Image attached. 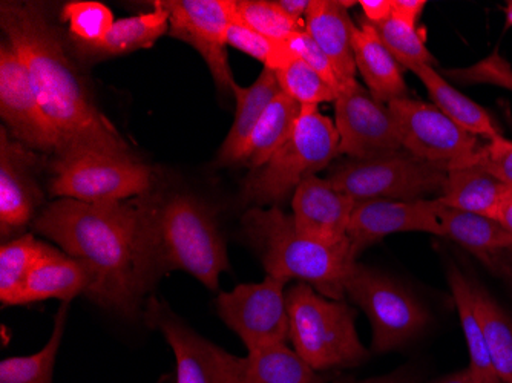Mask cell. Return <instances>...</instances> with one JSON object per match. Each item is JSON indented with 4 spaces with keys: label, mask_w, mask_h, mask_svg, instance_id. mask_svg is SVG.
<instances>
[{
    "label": "cell",
    "mask_w": 512,
    "mask_h": 383,
    "mask_svg": "<svg viewBox=\"0 0 512 383\" xmlns=\"http://www.w3.org/2000/svg\"><path fill=\"white\" fill-rule=\"evenodd\" d=\"M506 14V22H508L509 27H512V0L508 2V7L505 8Z\"/></svg>",
    "instance_id": "47"
},
{
    "label": "cell",
    "mask_w": 512,
    "mask_h": 383,
    "mask_svg": "<svg viewBox=\"0 0 512 383\" xmlns=\"http://www.w3.org/2000/svg\"><path fill=\"white\" fill-rule=\"evenodd\" d=\"M350 383H413V377H411L410 374L398 371V373L387 374V376L373 377V379L361 380V382Z\"/></svg>",
    "instance_id": "46"
},
{
    "label": "cell",
    "mask_w": 512,
    "mask_h": 383,
    "mask_svg": "<svg viewBox=\"0 0 512 383\" xmlns=\"http://www.w3.org/2000/svg\"><path fill=\"white\" fill-rule=\"evenodd\" d=\"M411 73L416 74L417 79L421 80L430 99L433 100V105L451 118L457 126L483 140H491L502 135V129L491 117L490 112L463 92L457 91L442 74L437 73L434 66H417Z\"/></svg>",
    "instance_id": "24"
},
{
    "label": "cell",
    "mask_w": 512,
    "mask_h": 383,
    "mask_svg": "<svg viewBox=\"0 0 512 383\" xmlns=\"http://www.w3.org/2000/svg\"><path fill=\"white\" fill-rule=\"evenodd\" d=\"M275 74L281 91L301 106L318 108L321 103H335L338 99V91L302 60H293Z\"/></svg>",
    "instance_id": "35"
},
{
    "label": "cell",
    "mask_w": 512,
    "mask_h": 383,
    "mask_svg": "<svg viewBox=\"0 0 512 383\" xmlns=\"http://www.w3.org/2000/svg\"><path fill=\"white\" fill-rule=\"evenodd\" d=\"M0 115L11 137L23 146L59 154V135L40 105L27 63L8 42L0 45Z\"/></svg>",
    "instance_id": "13"
},
{
    "label": "cell",
    "mask_w": 512,
    "mask_h": 383,
    "mask_svg": "<svg viewBox=\"0 0 512 383\" xmlns=\"http://www.w3.org/2000/svg\"><path fill=\"white\" fill-rule=\"evenodd\" d=\"M243 383H319V377L295 350L279 344L249 351Z\"/></svg>",
    "instance_id": "29"
},
{
    "label": "cell",
    "mask_w": 512,
    "mask_h": 383,
    "mask_svg": "<svg viewBox=\"0 0 512 383\" xmlns=\"http://www.w3.org/2000/svg\"><path fill=\"white\" fill-rule=\"evenodd\" d=\"M149 319L165 334L177 361V383H243L244 357L234 356L195 333L172 315L166 305L152 301Z\"/></svg>",
    "instance_id": "15"
},
{
    "label": "cell",
    "mask_w": 512,
    "mask_h": 383,
    "mask_svg": "<svg viewBox=\"0 0 512 383\" xmlns=\"http://www.w3.org/2000/svg\"><path fill=\"white\" fill-rule=\"evenodd\" d=\"M505 279H508L509 284L512 285V275L511 276H506Z\"/></svg>",
    "instance_id": "48"
},
{
    "label": "cell",
    "mask_w": 512,
    "mask_h": 383,
    "mask_svg": "<svg viewBox=\"0 0 512 383\" xmlns=\"http://www.w3.org/2000/svg\"><path fill=\"white\" fill-rule=\"evenodd\" d=\"M352 45L356 69L364 79L368 92L378 102L388 105L394 100L407 99L408 86L402 66L388 51L376 28L367 20L362 19L353 28Z\"/></svg>",
    "instance_id": "20"
},
{
    "label": "cell",
    "mask_w": 512,
    "mask_h": 383,
    "mask_svg": "<svg viewBox=\"0 0 512 383\" xmlns=\"http://www.w3.org/2000/svg\"><path fill=\"white\" fill-rule=\"evenodd\" d=\"M48 244L33 235H19L8 239L0 247V302L4 307L17 305L20 292L36 262L45 253Z\"/></svg>",
    "instance_id": "31"
},
{
    "label": "cell",
    "mask_w": 512,
    "mask_h": 383,
    "mask_svg": "<svg viewBox=\"0 0 512 383\" xmlns=\"http://www.w3.org/2000/svg\"><path fill=\"white\" fill-rule=\"evenodd\" d=\"M306 33L329 57L338 74L342 89L356 82V62L353 54V23L344 2L312 0L307 13Z\"/></svg>",
    "instance_id": "19"
},
{
    "label": "cell",
    "mask_w": 512,
    "mask_h": 383,
    "mask_svg": "<svg viewBox=\"0 0 512 383\" xmlns=\"http://www.w3.org/2000/svg\"><path fill=\"white\" fill-rule=\"evenodd\" d=\"M227 46H234L235 50L243 51L247 56L263 63L264 68L270 69L273 73H278L279 69L286 68L295 60L286 42H276L256 33L237 19H234L227 31Z\"/></svg>",
    "instance_id": "37"
},
{
    "label": "cell",
    "mask_w": 512,
    "mask_h": 383,
    "mask_svg": "<svg viewBox=\"0 0 512 383\" xmlns=\"http://www.w3.org/2000/svg\"><path fill=\"white\" fill-rule=\"evenodd\" d=\"M278 79L270 69L264 68L255 82L246 88L235 83L232 92L237 99V114L226 140L218 151L220 166H237L238 157L243 151L255 126L260 122L272 100L279 94Z\"/></svg>",
    "instance_id": "23"
},
{
    "label": "cell",
    "mask_w": 512,
    "mask_h": 383,
    "mask_svg": "<svg viewBox=\"0 0 512 383\" xmlns=\"http://www.w3.org/2000/svg\"><path fill=\"white\" fill-rule=\"evenodd\" d=\"M293 350L315 371L358 367L368 351L359 341L356 313L304 282L286 292Z\"/></svg>",
    "instance_id": "6"
},
{
    "label": "cell",
    "mask_w": 512,
    "mask_h": 383,
    "mask_svg": "<svg viewBox=\"0 0 512 383\" xmlns=\"http://www.w3.org/2000/svg\"><path fill=\"white\" fill-rule=\"evenodd\" d=\"M69 302H63L45 347L31 356L8 357L0 362V383H53L54 365L62 344Z\"/></svg>",
    "instance_id": "32"
},
{
    "label": "cell",
    "mask_w": 512,
    "mask_h": 383,
    "mask_svg": "<svg viewBox=\"0 0 512 383\" xmlns=\"http://www.w3.org/2000/svg\"><path fill=\"white\" fill-rule=\"evenodd\" d=\"M301 111L296 100L279 91L246 141L237 166H247L250 171L263 167L287 140Z\"/></svg>",
    "instance_id": "27"
},
{
    "label": "cell",
    "mask_w": 512,
    "mask_h": 383,
    "mask_svg": "<svg viewBox=\"0 0 512 383\" xmlns=\"http://www.w3.org/2000/svg\"><path fill=\"white\" fill-rule=\"evenodd\" d=\"M154 169L134 154L86 151L56 157L50 192L82 203H119L148 195Z\"/></svg>",
    "instance_id": "7"
},
{
    "label": "cell",
    "mask_w": 512,
    "mask_h": 383,
    "mask_svg": "<svg viewBox=\"0 0 512 383\" xmlns=\"http://www.w3.org/2000/svg\"><path fill=\"white\" fill-rule=\"evenodd\" d=\"M62 20L68 23L71 40L88 45L102 42L115 23L114 14L106 5L89 0L68 2L63 7Z\"/></svg>",
    "instance_id": "36"
},
{
    "label": "cell",
    "mask_w": 512,
    "mask_h": 383,
    "mask_svg": "<svg viewBox=\"0 0 512 383\" xmlns=\"http://www.w3.org/2000/svg\"><path fill=\"white\" fill-rule=\"evenodd\" d=\"M494 221L499 223L506 232H509L512 235V186H506Z\"/></svg>",
    "instance_id": "44"
},
{
    "label": "cell",
    "mask_w": 512,
    "mask_h": 383,
    "mask_svg": "<svg viewBox=\"0 0 512 383\" xmlns=\"http://www.w3.org/2000/svg\"><path fill=\"white\" fill-rule=\"evenodd\" d=\"M448 282H450L451 295L456 304L460 325L467 339L468 353H470L468 367L482 383H503L494 371L485 333L477 316L473 281L463 275L457 267L451 266L448 270Z\"/></svg>",
    "instance_id": "28"
},
{
    "label": "cell",
    "mask_w": 512,
    "mask_h": 383,
    "mask_svg": "<svg viewBox=\"0 0 512 383\" xmlns=\"http://www.w3.org/2000/svg\"><path fill=\"white\" fill-rule=\"evenodd\" d=\"M0 27L27 63L40 105L59 135L56 157L86 151L134 154L83 85L43 5L2 2Z\"/></svg>",
    "instance_id": "2"
},
{
    "label": "cell",
    "mask_w": 512,
    "mask_h": 383,
    "mask_svg": "<svg viewBox=\"0 0 512 383\" xmlns=\"http://www.w3.org/2000/svg\"><path fill=\"white\" fill-rule=\"evenodd\" d=\"M287 281L266 275L256 284H241L218 295V316L240 336L247 350L286 344L290 339Z\"/></svg>",
    "instance_id": "10"
},
{
    "label": "cell",
    "mask_w": 512,
    "mask_h": 383,
    "mask_svg": "<svg viewBox=\"0 0 512 383\" xmlns=\"http://www.w3.org/2000/svg\"><path fill=\"white\" fill-rule=\"evenodd\" d=\"M447 175V167L402 149L371 160H342L333 167L329 180L355 201H419L431 195L439 198Z\"/></svg>",
    "instance_id": "8"
},
{
    "label": "cell",
    "mask_w": 512,
    "mask_h": 383,
    "mask_svg": "<svg viewBox=\"0 0 512 383\" xmlns=\"http://www.w3.org/2000/svg\"><path fill=\"white\" fill-rule=\"evenodd\" d=\"M168 11L169 34L201 54L220 92L234 88L227 56V31L234 22V0H161Z\"/></svg>",
    "instance_id": "12"
},
{
    "label": "cell",
    "mask_w": 512,
    "mask_h": 383,
    "mask_svg": "<svg viewBox=\"0 0 512 383\" xmlns=\"http://www.w3.org/2000/svg\"><path fill=\"white\" fill-rule=\"evenodd\" d=\"M356 201L336 189L329 178L316 175L299 184L292 197L296 230L325 246L348 241V226Z\"/></svg>",
    "instance_id": "18"
},
{
    "label": "cell",
    "mask_w": 512,
    "mask_h": 383,
    "mask_svg": "<svg viewBox=\"0 0 512 383\" xmlns=\"http://www.w3.org/2000/svg\"><path fill=\"white\" fill-rule=\"evenodd\" d=\"M151 198L89 204L59 198L34 220L37 233L85 264V295L108 311L135 316L157 279L149 239Z\"/></svg>",
    "instance_id": "1"
},
{
    "label": "cell",
    "mask_w": 512,
    "mask_h": 383,
    "mask_svg": "<svg viewBox=\"0 0 512 383\" xmlns=\"http://www.w3.org/2000/svg\"><path fill=\"white\" fill-rule=\"evenodd\" d=\"M169 33V16L163 2H155L154 10L137 16L123 17L115 20L114 27L108 36L96 45L76 42L69 39V45L74 51L88 62L111 59V57L126 56L134 51L145 50L155 45L161 36Z\"/></svg>",
    "instance_id": "22"
},
{
    "label": "cell",
    "mask_w": 512,
    "mask_h": 383,
    "mask_svg": "<svg viewBox=\"0 0 512 383\" xmlns=\"http://www.w3.org/2000/svg\"><path fill=\"white\" fill-rule=\"evenodd\" d=\"M276 4L290 19L304 22L307 13H309L310 5H312V0H276Z\"/></svg>",
    "instance_id": "43"
},
{
    "label": "cell",
    "mask_w": 512,
    "mask_h": 383,
    "mask_svg": "<svg viewBox=\"0 0 512 383\" xmlns=\"http://www.w3.org/2000/svg\"><path fill=\"white\" fill-rule=\"evenodd\" d=\"M425 7H427L425 0H391V8H393L391 16L398 17L411 27H417Z\"/></svg>",
    "instance_id": "41"
},
{
    "label": "cell",
    "mask_w": 512,
    "mask_h": 383,
    "mask_svg": "<svg viewBox=\"0 0 512 383\" xmlns=\"http://www.w3.org/2000/svg\"><path fill=\"white\" fill-rule=\"evenodd\" d=\"M473 293L494 371L503 383H512V316L483 285L473 282Z\"/></svg>",
    "instance_id": "30"
},
{
    "label": "cell",
    "mask_w": 512,
    "mask_h": 383,
    "mask_svg": "<svg viewBox=\"0 0 512 383\" xmlns=\"http://www.w3.org/2000/svg\"><path fill=\"white\" fill-rule=\"evenodd\" d=\"M439 201V200H437ZM442 238L473 253L486 267L497 253L512 247V235L499 223L476 213L463 212L440 203L437 206Z\"/></svg>",
    "instance_id": "25"
},
{
    "label": "cell",
    "mask_w": 512,
    "mask_h": 383,
    "mask_svg": "<svg viewBox=\"0 0 512 383\" xmlns=\"http://www.w3.org/2000/svg\"><path fill=\"white\" fill-rule=\"evenodd\" d=\"M375 28L388 51L402 68L413 71L417 66H433L436 63L425 43L424 33L417 30V27H411L398 17L391 16Z\"/></svg>",
    "instance_id": "34"
},
{
    "label": "cell",
    "mask_w": 512,
    "mask_h": 383,
    "mask_svg": "<svg viewBox=\"0 0 512 383\" xmlns=\"http://www.w3.org/2000/svg\"><path fill=\"white\" fill-rule=\"evenodd\" d=\"M286 43L295 59L302 60L307 66H310L335 91H338V94L341 92L342 85L339 82L338 74H336L332 62H330L329 57L325 56L324 51L316 45L315 40L306 31L293 34L292 37L286 40Z\"/></svg>",
    "instance_id": "40"
},
{
    "label": "cell",
    "mask_w": 512,
    "mask_h": 383,
    "mask_svg": "<svg viewBox=\"0 0 512 383\" xmlns=\"http://www.w3.org/2000/svg\"><path fill=\"white\" fill-rule=\"evenodd\" d=\"M89 284L91 275L83 262L48 244L45 253L28 275L17 305L33 304L46 299L71 302L76 296L82 293L85 295Z\"/></svg>",
    "instance_id": "21"
},
{
    "label": "cell",
    "mask_w": 512,
    "mask_h": 383,
    "mask_svg": "<svg viewBox=\"0 0 512 383\" xmlns=\"http://www.w3.org/2000/svg\"><path fill=\"white\" fill-rule=\"evenodd\" d=\"M244 238L267 275L309 284L322 296L344 301L345 282L356 264L350 241L325 246L302 236L292 215L279 207H252L241 220Z\"/></svg>",
    "instance_id": "3"
},
{
    "label": "cell",
    "mask_w": 512,
    "mask_h": 383,
    "mask_svg": "<svg viewBox=\"0 0 512 383\" xmlns=\"http://www.w3.org/2000/svg\"><path fill=\"white\" fill-rule=\"evenodd\" d=\"M460 166L480 167L506 186H512V141L502 135L486 140L479 151Z\"/></svg>",
    "instance_id": "39"
},
{
    "label": "cell",
    "mask_w": 512,
    "mask_h": 383,
    "mask_svg": "<svg viewBox=\"0 0 512 383\" xmlns=\"http://www.w3.org/2000/svg\"><path fill=\"white\" fill-rule=\"evenodd\" d=\"M335 126L339 155L347 158L371 160L404 149L388 105L378 102L358 80L339 92Z\"/></svg>",
    "instance_id": "14"
},
{
    "label": "cell",
    "mask_w": 512,
    "mask_h": 383,
    "mask_svg": "<svg viewBox=\"0 0 512 383\" xmlns=\"http://www.w3.org/2000/svg\"><path fill=\"white\" fill-rule=\"evenodd\" d=\"M358 5L364 11L365 20L375 27L390 19L393 14L391 0H361Z\"/></svg>",
    "instance_id": "42"
},
{
    "label": "cell",
    "mask_w": 512,
    "mask_h": 383,
    "mask_svg": "<svg viewBox=\"0 0 512 383\" xmlns=\"http://www.w3.org/2000/svg\"><path fill=\"white\" fill-rule=\"evenodd\" d=\"M434 383H482L479 379H477L476 374L470 370V367L465 368V370L457 371V373L450 374V376H445L444 379L437 380Z\"/></svg>",
    "instance_id": "45"
},
{
    "label": "cell",
    "mask_w": 512,
    "mask_h": 383,
    "mask_svg": "<svg viewBox=\"0 0 512 383\" xmlns=\"http://www.w3.org/2000/svg\"><path fill=\"white\" fill-rule=\"evenodd\" d=\"M37 155L0 129V233L2 241L22 232L33 221L43 197L34 180Z\"/></svg>",
    "instance_id": "17"
},
{
    "label": "cell",
    "mask_w": 512,
    "mask_h": 383,
    "mask_svg": "<svg viewBox=\"0 0 512 383\" xmlns=\"http://www.w3.org/2000/svg\"><path fill=\"white\" fill-rule=\"evenodd\" d=\"M234 14L238 22L276 42L306 31V22L290 19L272 0H234Z\"/></svg>",
    "instance_id": "33"
},
{
    "label": "cell",
    "mask_w": 512,
    "mask_h": 383,
    "mask_svg": "<svg viewBox=\"0 0 512 383\" xmlns=\"http://www.w3.org/2000/svg\"><path fill=\"white\" fill-rule=\"evenodd\" d=\"M444 77L460 85H491L512 92V65L497 51L474 65L445 69Z\"/></svg>",
    "instance_id": "38"
},
{
    "label": "cell",
    "mask_w": 512,
    "mask_h": 383,
    "mask_svg": "<svg viewBox=\"0 0 512 383\" xmlns=\"http://www.w3.org/2000/svg\"><path fill=\"white\" fill-rule=\"evenodd\" d=\"M149 239L157 275L184 270L209 290H218L230 269L215 213L191 195L151 201Z\"/></svg>",
    "instance_id": "4"
},
{
    "label": "cell",
    "mask_w": 512,
    "mask_h": 383,
    "mask_svg": "<svg viewBox=\"0 0 512 383\" xmlns=\"http://www.w3.org/2000/svg\"><path fill=\"white\" fill-rule=\"evenodd\" d=\"M506 184L477 166H457L448 169L444 192L437 200L445 206L480 217L496 218Z\"/></svg>",
    "instance_id": "26"
},
{
    "label": "cell",
    "mask_w": 512,
    "mask_h": 383,
    "mask_svg": "<svg viewBox=\"0 0 512 383\" xmlns=\"http://www.w3.org/2000/svg\"><path fill=\"white\" fill-rule=\"evenodd\" d=\"M339 157L335 123L316 106H302L287 140L266 164L250 171L241 197L253 207L283 206L302 181L329 167Z\"/></svg>",
    "instance_id": "5"
},
{
    "label": "cell",
    "mask_w": 512,
    "mask_h": 383,
    "mask_svg": "<svg viewBox=\"0 0 512 383\" xmlns=\"http://www.w3.org/2000/svg\"><path fill=\"white\" fill-rule=\"evenodd\" d=\"M436 200L356 201L348 226V241L358 258L367 247L385 236L401 232H424L442 238Z\"/></svg>",
    "instance_id": "16"
},
{
    "label": "cell",
    "mask_w": 512,
    "mask_h": 383,
    "mask_svg": "<svg viewBox=\"0 0 512 383\" xmlns=\"http://www.w3.org/2000/svg\"><path fill=\"white\" fill-rule=\"evenodd\" d=\"M345 296L365 311L373 330L371 348L388 353L405 347L430 322L424 305L390 276L356 262L345 282Z\"/></svg>",
    "instance_id": "9"
},
{
    "label": "cell",
    "mask_w": 512,
    "mask_h": 383,
    "mask_svg": "<svg viewBox=\"0 0 512 383\" xmlns=\"http://www.w3.org/2000/svg\"><path fill=\"white\" fill-rule=\"evenodd\" d=\"M402 148L417 158L447 169L470 160L482 141L457 126L433 103L399 99L388 103Z\"/></svg>",
    "instance_id": "11"
}]
</instances>
